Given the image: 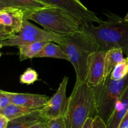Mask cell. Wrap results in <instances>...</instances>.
<instances>
[{"mask_svg": "<svg viewBox=\"0 0 128 128\" xmlns=\"http://www.w3.org/2000/svg\"><path fill=\"white\" fill-rule=\"evenodd\" d=\"M105 14L107 20H100L97 26L93 23L82 24V29L94 38L99 51L106 52L111 49L120 48L128 58V22L110 12Z\"/></svg>", "mask_w": 128, "mask_h": 128, "instance_id": "obj_1", "label": "cell"}, {"mask_svg": "<svg viewBox=\"0 0 128 128\" xmlns=\"http://www.w3.org/2000/svg\"><path fill=\"white\" fill-rule=\"evenodd\" d=\"M93 88L87 82L75 83L63 118L65 128H82L89 118L97 116Z\"/></svg>", "mask_w": 128, "mask_h": 128, "instance_id": "obj_2", "label": "cell"}, {"mask_svg": "<svg viewBox=\"0 0 128 128\" xmlns=\"http://www.w3.org/2000/svg\"><path fill=\"white\" fill-rule=\"evenodd\" d=\"M60 46L73 66L76 75V83L86 82L88 58L91 54L99 51L94 38L82 29L74 34L64 37Z\"/></svg>", "mask_w": 128, "mask_h": 128, "instance_id": "obj_3", "label": "cell"}, {"mask_svg": "<svg viewBox=\"0 0 128 128\" xmlns=\"http://www.w3.org/2000/svg\"><path fill=\"white\" fill-rule=\"evenodd\" d=\"M24 18L34 21L46 31L61 37L71 36L82 30L80 21L56 7L24 12Z\"/></svg>", "mask_w": 128, "mask_h": 128, "instance_id": "obj_4", "label": "cell"}, {"mask_svg": "<svg viewBox=\"0 0 128 128\" xmlns=\"http://www.w3.org/2000/svg\"><path fill=\"white\" fill-rule=\"evenodd\" d=\"M110 76L100 85L92 87L97 114L106 124L112 115L116 102L128 86V75L119 81L111 80Z\"/></svg>", "mask_w": 128, "mask_h": 128, "instance_id": "obj_5", "label": "cell"}, {"mask_svg": "<svg viewBox=\"0 0 128 128\" xmlns=\"http://www.w3.org/2000/svg\"><path fill=\"white\" fill-rule=\"evenodd\" d=\"M64 37L40 28L30 21L24 19L22 28L13 37L0 41V48L6 46H20L38 41H51L60 46L63 42Z\"/></svg>", "mask_w": 128, "mask_h": 128, "instance_id": "obj_6", "label": "cell"}, {"mask_svg": "<svg viewBox=\"0 0 128 128\" xmlns=\"http://www.w3.org/2000/svg\"><path fill=\"white\" fill-rule=\"evenodd\" d=\"M68 83V77L64 76L56 92L49 99L46 104L39 110L41 117L48 121L63 117L67 107L66 88Z\"/></svg>", "mask_w": 128, "mask_h": 128, "instance_id": "obj_7", "label": "cell"}, {"mask_svg": "<svg viewBox=\"0 0 128 128\" xmlns=\"http://www.w3.org/2000/svg\"><path fill=\"white\" fill-rule=\"evenodd\" d=\"M49 5L58 8L70 14L81 24L98 22L100 20L96 14L90 11L83 4H79L74 0H40Z\"/></svg>", "mask_w": 128, "mask_h": 128, "instance_id": "obj_8", "label": "cell"}, {"mask_svg": "<svg viewBox=\"0 0 128 128\" xmlns=\"http://www.w3.org/2000/svg\"><path fill=\"white\" fill-rule=\"evenodd\" d=\"M106 52L97 51L91 54L88 61L86 82L92 87L99 86L104 81Z\"/></svg>", "mask_w": 128, "mask_h": 128, "instance_id": "obj_9", "label": "cell"}, {"mask_svg": "<svg viewBox=\"0 0 128 128\" xmlns=\"http://www.w3.org/2000/svg\"><path fill=\"white\" fill-rule=\"evenodd\" d=\"M10 103L30 109L40 110L46 104L50 98L46 95L31 93H18L4 91Z\"/></svg>", "mask_w": 128, "mask_h": 128, "instance_id": "obj_10", "label": "cell"}, {"mask_svg": "<svg viewBox=\"0 0 128 128\" xmlns=\"http://www.w3.org/2000/svg\"><path fill=\"white\" fill-rule=\"evenodd\" d=\"M24 19V12L20 9L6 8L0 10V24L14 34L21 29Z\"/></svg>", "mask_w": 128, "mask_h": 128, "instance_id": "obj_11", "label": "cell"}, {"mask_svg": "<svg viewBox=\"0 0 128 128\" xmlns=\"http://www.w3.org/2000/svg\"><path fill=\"white\" fill-rule=\"evenodd\" d=\"M52 7L40 0H0V10L13 8L28 12Z\"/></svg>", "mask_w": 128, "mask_h": 128, "instance_id": "obj_12", "label": "cell"}, {"mask_svg": "<svg viewBox=\"0 0 128 128\" xmlns=\"http://www.w3.org/2000/svg\"><path fill=\"white\" fill-rule=\"evenodd\" d=\"M128 111V86L115 105L112 115L106 123L107 128H119Z\"/></svg>", "mask_w": 128, "mask_h": 128, "instance_id": "obj_13", "label": "cell"}, {"mask_svg": "<svg viewBox=\"0 0 128 128\" xmlns=\"http://www.w3.org/2000/svg\"><path fill=\"white\" fill-rule=\"evenodd\" d=\"M39 110L10 121L8 128H31L40 122L48 121L41 117Z\"/></svg>", "mask_w": 128, "mask_h": 128, "instance_id": "obj_14", "label": "cell"}, {"mask_svg": "<svg viewBox=\"0 0 128 128\" xmlns=\"http://www.w3.org/2000/svg\"><path fill=\"white\" fill-rule=\"evenodd\" d=\"M124 52L121 49L113 48L106 52L104 63V81L116 66L123 60Z\"/></svg>", "mask_w": 128, "mask_h": 128, "instance_id": "obj_15", "label": "cell"}, {"mask_svg": "<svg viewBox=\"0 0 128 128\" xmlns=\"http://www.w3.org/2000/svg\"><path fill=\"white\" fill-rule=\"evenodd\" d=\"M36 58H51L64 60L69 61V58L62 48L54 42H48Z\"/></svg>", "mask_w": 128, "mask_h": 128, "instance_id": "obj_16", "label": "cell"}, {"mask_svg": "<svg viewBox=\"0 0 128 128\" xmlns=\"http://www.w3.org/2000/svg\"><path fill=\"white\" fill-rule=\"evenodd\" d=\"M50 41H38L18 46L20 61L35 58L42 50L44 46Z\"/></svg>", "mask_w": 128, "mask_h": 128, "instance_id": "obj_17", "label": "cell"}, {"mask_svg": "<svg viewBox=\"0 0 128 128\" xmlns=\"http://www.w3.org/2000/svg\"><path fill=\"white\" fill-rule=\"evenodd\" d=\"M39 110L30 109L19 105L14 104L10 103L3 110L0 111V114L4 116L9 121H11L14 119L22 117L28 114L32 113L34 111H38Z\"/></svg>", "mask_w": 128, "mask_h": 128, "instance_id": "obj_18", "label": "cell"}, {"mask_svg": "<svg viewBox=\"0 0 128 128\" xmlns=\"http://www.w3.org/2000/svg\"><path fill=\"white\" fill-rule=\"evenodd\" d=\"M128 75V58L123 59L120 63L115 67L110 74V78L114 81H119Z\"/></svg>", "mask_w": 128, "mask_h": 128, "instance_id": "obj_19", "label": "cell"}, {"mask_svg": "<svg viewBox=\"0 0 128 128\" xmlns=\"http://www.w3.org/2000/svg\"><path fill=\"white\" fill-rule=\"evenodd\" d=\"M38 80V74L33 69L28 68L20 76V82L21 84L30 85L34 83Z\"/></svg>", "mask_w": 128, "mask_h": 128, "instance_id": "obj_20", "label": "cell"}, {"mask_svg": "<svg viewBox=\"0 0 128 128\" xmlns=\"http://www.w3.org/2000/svg\"><path fill=\"white\" fill-rule=\"evenodd\" d=\"M15 34H16L10 31L6 27L0 24V41L8 40V39L13 37Z\"/></svg>", "mask_w": 128, "mask_h": 128, "instance_id": "obj_21", "label": "cell"}, {"mask_svg": "<svg viewBox=\"0 0 128 128\" xmlns=\"http://www.w3.org/2000/svg\"><path fill=\"white\" fill-rule=\"evenodd\" d=\"M46 128H65L62 118L49 121Z\"/></svg>", "mask_w": 128, "mask_h": 128, "instance_id": "obj_22", "label": "cell"}, {"mask_svg": "<svg viewBox=\"0 0 128 128\" xmlns=\"http://www.w3.org/2000/svg\"><path fill=\"white\" fill-rule=\"evenodd\" d=\"M10 104L8 98L5 95L3 90H0V111Z\"/></svg>", "mask_w": 128, "mask_h": 128, "instance_id": "obj_23", "label": "cell"}, {"mask_svg": "<svg viewBox=\"0 0 128 128\" xmlns=\"http://www.w3.org/2000/svg\"><path fill=\"white\" fill-rule=\"evenodd\" d=\"M92 128H107V127L104 121L101 118L97 116L94 118Z\"/></svg>", "mask_w": 128, "mask_h": 128, "instance_id": "obj_24", "label": "cell"}, {"mask_svg": "<svg viewBox=\"0 0 128 128\" xmlns=\"http://www.w3.org/2000/svg\"><path fill=\"white\" fill-rule=\"evenodd\" d=\"M9 120L2 114H0V128H8Z\"/></svg>", "mask_w": 128, "mask_h": 128, "instance_id": "obj_25", "label": "cell"}, {"mask_svg": "<svg viewBox=\"0 0 128 128\" xmlns=\"http://www.w3.org/2000/svg\"><path fill=\"white\" fill-rule=\"evenodd\" d=\"M119 128H128V111L121 121Z\"/></svg>", "mask_w": 128, "mask_h": 128, "instance_id": "obj_26", "label": "cell"}, {"mask_svg": "<svg viewBox=\"0 0 128 128\" xmlns=\"http://www.w3.org/2000/svg\"><path fill=\"white\" fill-rule=\"evenodd\" d=\"M93 121L94 118H88L82 128H92Z\"/></svg>", "mask_w": 128, "mask_h": 128, "instance_id": "obj_27", "label": "cell"}, {"mask_svg": "<svg viewBox=\"0 0 128 128\" xmlns=\"http://www.w3.org/2000/svg\"><path fill=\"white\" fill-rule=\"evenodd\" d=\"M48 122L49 121H44V122H40V123L37 124L32 126V127L31 128H46L48 123Z\"/></svg>", "mask_w": 128, "mask_h": 128, "instance_id": "obj_28", "label": "cell"}, {"mask_svg": "<svg viewBox=\"0 0 128 128\" xmlns=\"http://www.w3.org/2000/svg\"><path fill=\"white\" fill-rule=\"evenodd\" d=\"M124 20L126 21H127V22H128V12L127 13V14L125 16V17L124 18Z\"/></svg>", "mask_w": 128, "mask_h": 128, "instance_id": "obj_29", "label": "cell"}, {"mask_svg": "<svg viewBox=\"0 0 128 128\" xmlns=\"http://www.w3.org/2000/svg\"><path fill=\"white\" fill-rule=\"evenodd\" d=\"M74 1H76V2H78V3H79V4H82V2H81V1H80V0H74Z\"/></svg>", "mask_w": 128, "mask_h": 128, "instance_id": "obj_30", "label": "cell"}, {"mask_svg": "<svg viewBox=\"0 0 128 128\" xmlns=\"http://www.w3.org/2000/svg\"><path fill=\"white\" fill-rule=\"evenodd\" d=\"M1 52H0V57H1Z\"/></svg>", "mask_w": 128, "mask_h": 128, "instance_id": "obj_31", "label": "cell"}]
</instances>
